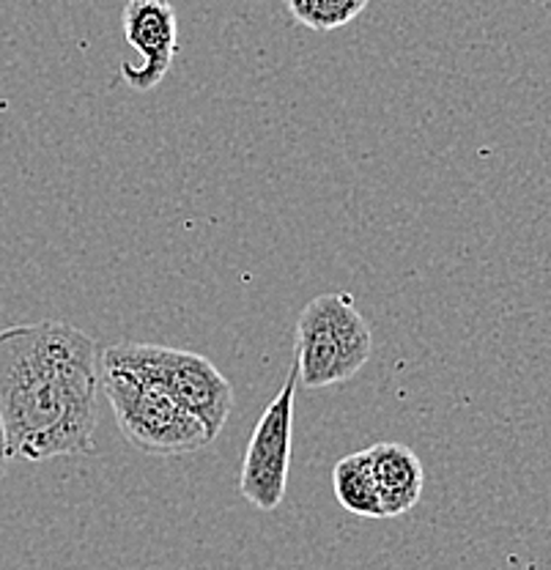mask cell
I'll use <instances>...</instances> for the list:
<instances>
[{
	"label": "cell",
	"mask_w": 551,
	"mask_h": 570,
	"mask_svg": "<svg viewBox=\"0 0 551 570\" xmlns=\"http://www.w3.org/2000/svg\"><path fill=\"white\" fill-rule=\"evenodd\" d=\"M367 3L371 0H286V9L307 31L327 33L357 20Z\"/></svg>",
	"instance_id": "obj_9"
},
{
	"label": "cell",
	"mask_w": 551,
	"mask_h": 570,
	"mask_svg": "<svg viewBox=\"0 0 551 570\" xmlns=\"http://www.w3.org/2000/svg\"><path fill=\"white\" fill-rule=\"evenodd\" d=\"M367 463H371L373 485H376L378 504H382L384 519L404 515L423 494L425 472L414 450L399 442H378L365 450Z\"/></svg>",
	"instance_id": "obj_7"
},
{
	"label": "cell",
	"mask_w": 551,
	"mask_h": 570,
	"mask_svg": "<svg viewBox=\"0 0 551 570\" xmlns=\"http://www.w3.org/2000/svg\"><path fill=\"white\" fill-rule=\"evenodd\" d=\"M99 348L67 321L0 330V423L9 461L45 463L97 450Z\"/></svg>",
	"instance_id": "obj_1"
},
{
	"label": "cell",
	"mask_w": 551,
	"mask_h": 570,
	"mask_svg": "<svg viewBox=\"0 0 551 570\" xmlns=\"http://www.w3.org/2000/svg\"><path fill=\"white\" fill-rule=\"evenodd\" d=\"M124 39L140 61H124L121 77L132 91H154L174 67L179 50V17L170 0H127L124 6Z\"/></svg>",
	"instance_id": "obj_6"
},
{
	"label": "cell",
	"mask_w": 551,
	"mask_h": 570,
	"mask_svg": "<svg viewBox=\"0 0 551 570\" xmlns=\"http://www.w3.org/2000/svg\"><path fill=\"white\" fill-rule=\"evenodd\" d=\"M6 463H9V450H6V433H3V423H0V478L6 472Z\"/></svg>",
	"instance_id": "obj_10"
},
{
	"label": "cell",
	"mask_w": 551,
	"mask_h": 570,
	"mask_svg": "<svg viewBox=\"0 0 551 570\" xmlns=\"http://www.w3.org/2000/svg\"><path fill=\"white\" fill-rule=\"evenodd\" d=\"M102 365L127 367L144 373L163 384L189 414L209 428L211 439L223 431L234 412V387L223 376L220 367L204 354L184 352V348L157 346V343H116L99 354Z\"/></svg>",
	"instance_id": "obj_4"
},
{
	"label": "cell",
	"mask_w": 551,
	"mask_h": 570,
	"mask_svg": "<svg viewBox=\"0 0 551 570\" xmlns=\"http://www.w3.org/2000/svg\"><path fill=\"white\" fill-rule=\"evenodd\" d=\"M99 387L108 395L112 417L135 450L159 459L198 453L209 448V428L154 379L127 367L99 362Z\"/></svg>",
	"instance_id": "obj_2"
},
{
	"label": "cell",
	"mask_w": 551,
	"mask_h": 570,
	"mask_svg": "<svg viewBox=\"0 0 551 570\" xmlns=\"http://www.w3.org/2000/svg\"><path fill=\"white\" fill-rule=\"evenodd\" d=\"M296 384L299 382H296V371L292 367L275 401L260 412L250 442H247L245 459H242L239 494L264 513L281 508L288 491Z\"/></svg>",
	"instance_id": "obj_5"
},
{
	"label": "cell",
	"mask_w": 551,
	"mask_h": 570,
	"mask_svg": "<svg viewBox=\"0 0 551 570\" xmlns=\"http://www.w3.org/2000/svg\"><path fill=\"white\" fill-rule=\"evenodd\" d=\"M296 382L307 390L352 382L373 354V332L346 291L318 294L302 307L294 335Z\"/></svg>",
	"instance_id": "obj_3"
},
{
	"label": "cell",
	"mask_w": 551,
	"mask_h": 570,
	"mask_svg": "<svg viewBox=\"0 0 551 570\" xmlns=\"http://www.w3.org/2000/svg\"><path fill=\"white\" fill-rule=\"evenodd\" d=\"M332 489H335L337 502H341L346 513L360 515V519H384L365 450L343 455L335 463V469H332Z\"/></svg>",
	"instance_id": "obj_8"
}]
</instances>
